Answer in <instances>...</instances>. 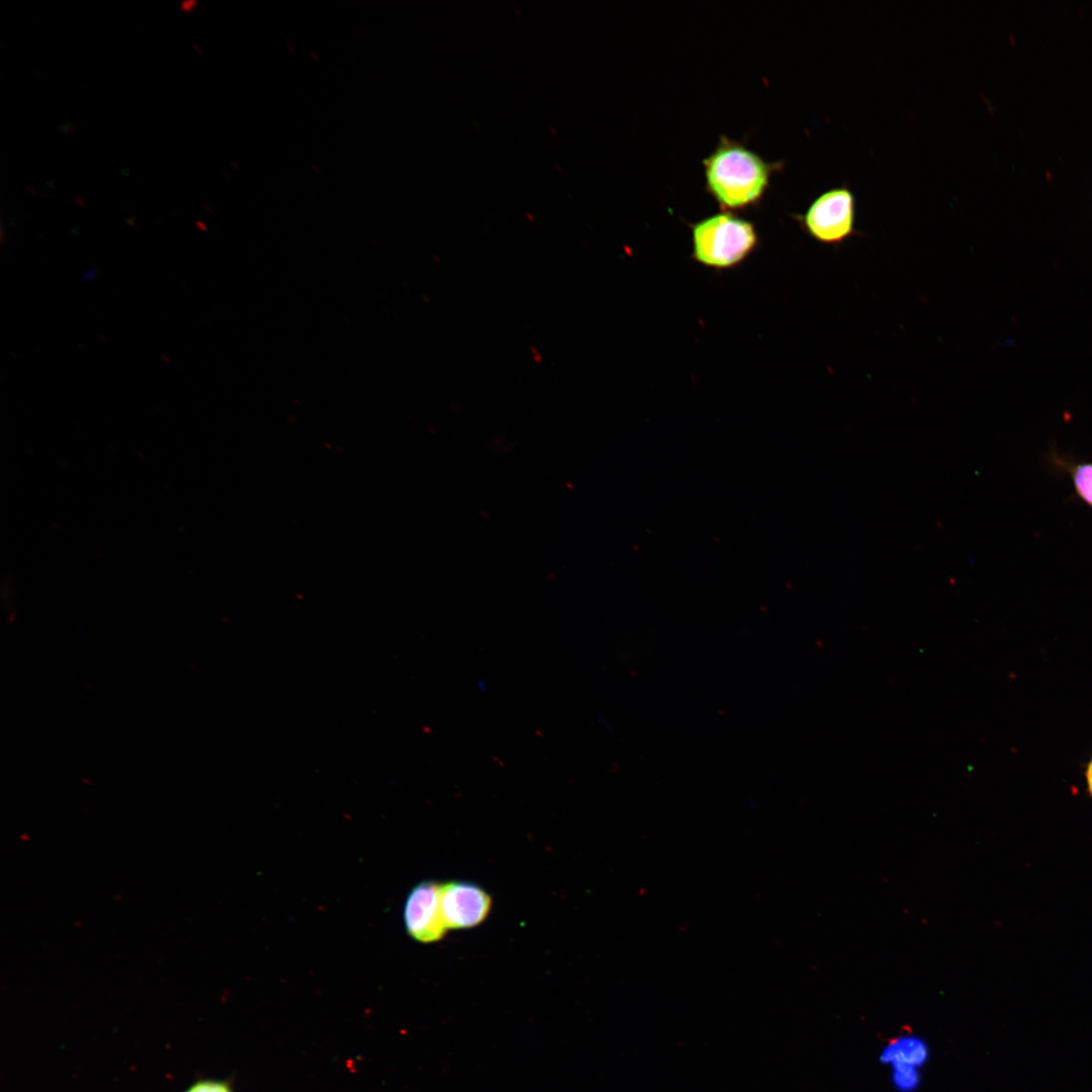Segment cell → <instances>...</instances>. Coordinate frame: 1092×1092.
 I'll return each instance as SVG.
<instances>
[{"mask_svg": "<svg viewBox=\"0 0 1092 1092\" xmlns=\"http://www.w3.org/2000/svg\"><path fill=\"white\" fill-rule=\"evenodd\" d=\"M706 188L723 211L741 210L764 196L771 175L781 168L745 145L721 136L717 147L704 159Z\"/></svg>", "mask_w": 1092, "mask_h": 1092, "instance_id": "obj_1", "label": "cell"}, {"mask_svg": "<svg viewBox=\"0 0 1092 1092\" xmlns=\"http://www.w3.org/2000/svg\"><path fill=\"white\" fill-rule=\"evenodd\" d=\"M693 258L700 264L728 269L740 264L756 248L753 223L722 211L692 225Z\"/></svg>", "mask_w": 1092, "mask_h": 1092, "instance_id": "obj_2", "label": "cell"}, {"mask_svg": "<svg viewBox=\"0 0 1092 1092\" xmlns=\"http://www.w3.org/2000/svg\"><path fill=\"white\" fill-rule=\"evenodd\" d=\"M796 219L807 235L827 246H840L858 234L855 196L846 186L824 191Z\"/></svg>", "mask_w": 1092, "mask_h": 1092, "instance_id": "obj_3", "label": "cell"}, {"mask_svg": "<svg viewBox=\"0 0 1092 1092\" xmlns=\"http://www.w3.org/2000/svg\"><path fill=\"white\" fill-rule=\"evenodd\" d=\"M441 884L423 881L408 893L403 911L405 930L423 943L442 939L449 930L440 903Z\"/></svg>", "mask_w": 1092, "mask_h": 1092, "instance_id": "obj_4", "label": "cell"}, {"mask_svg": "<svg viewBox=\"0 0 1092 1092\" xmlns=\"http://www.w3.org/2000/svg\"><path fill=\"white\" fill-rule=\"evenodd\" d=\"M440 903L448 929H467L482 923L491 909L490 895L472 882L441 884Z\"/></svg>", "mask_w": 1092, "mask_h": 1092, "instance_id": "obj_5", "label": "cell"}, {"mask_svg": "<svg viewBox=\"0 0 1092 1092\" xmlns=\"http://www.w3.org/2000/svg\"><path fill=\"white\" fill-rule=\"evenodd\" d=\"M888 1059L896 1066L912 1067L920 1064L925 1057L923 1044L914 1039H904L893 1044L887 1052Z\"/></svg>", "mask_w": 1092, "mask_h": 1092, "instance_id": "obj_6", "label": "cell"}, {"mask_svg": "<svg viewBox=\"0 0 1092 1092\" xmlns=\"http://www.w3.org/2000/svg\"><path fill=\"white\" fill-rule=\"evenodd\" d=\"M1077 495L1092 508V462L1066 464Z\"/></svg>", "mask_w": 1092, "mask_h": 1092, "instance_id": "obj_7", "label": "cell"}, {"mask_svg": "<svg viewBox=\"0 0 1092 1092\" xmlns=\"http://www.w3.org/2000/svg\"><path fill=\"white\" fill-rule=\"evenodd\" d=\"M185 1092H233L225 1081L201 1080L191 1085Z\"/></svg>", "mask_w": 1092, "mask_h": 1092, "instance_id": "obj_8", "label": "cell"}, {"mask_svg": "<svg viewBox=\"0 0 1092 1092\" xmlns=\"http://www.w3.org/2000/svg\"><path fill=\"white\" fill-rule=\"evenodd\" d=\"M1085 776H1086L1088 791H1089V793H1090V795L1092 797V758H1091V760L1089 761V763L1087 765Z\"/></svg>", "mask_w": 1092, "mask_h": 1092, "instance_id": "obj_9", "label": "cell"}]
</instances>
